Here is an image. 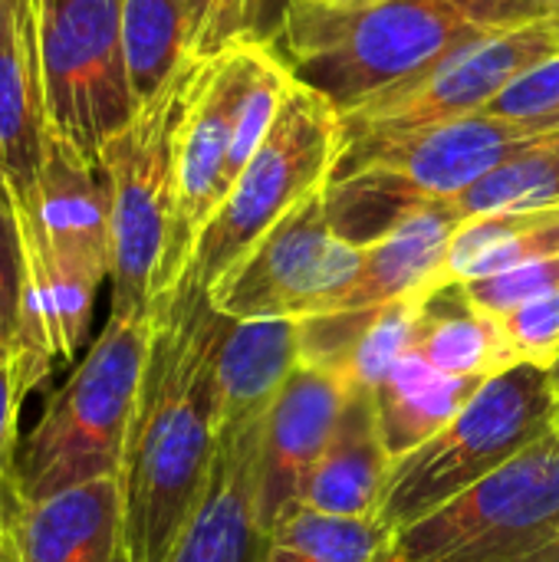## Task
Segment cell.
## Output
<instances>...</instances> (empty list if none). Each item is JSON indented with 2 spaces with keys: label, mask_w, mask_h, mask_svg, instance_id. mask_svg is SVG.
Returning <instances> with one entry per match:
<instances>
[{
  "label": "cell",
  "mask_w": 559,
  "mask_h": 562,
  "mask_svg": "<svg viewBox=\"0 0 559 562\" xmlns=\"http://www.w3.org/2000/svg\"><path fill=\"white\" fill-rule=\"evenodd\" d=\"M540 122H547V125H559V109L554 115H547V119H540Z\"/></svg>",
  "instance_id": "8d00e7d4"
},
{
  "label": "cell",
  "mask_w": 559,
  "mask_h": 562,
  "mask_svg": "<svg viewBox=\"0 0 559 562\" xmlns=\"http://www.w3.org/2000/svg\"><path fill=\"white\" fill-rule=\"evenodd\" d=\"M122 56L138 109L194 59L188 49L185 0H122Z\"/></svg>",
  "instance_id": "cb8c5ba5"
},
{
  "label": "cell",
  "mask_w": 559,
  "mask_h": 562,
  "mask_svg": "<svg viewBox=\"0 0 559 562\" xmlns=\"http://www.w3.org/2000/svg\"><path fill=\"white\" fill-rule=\"evenodd\" d=\"M418 310H422V296L395 300L376 310L372 323L366 326L349 362L339 372L349 389L376 395V389L389 379V372L415 349Z\"/></svg>",
  "instance_id": "4316f807"
},
{
  "label": "cell",
  "mask_w": 559,
  "mask_h": 562,
  "mask_svg": "<svg viewBox=\"0 0 559 562\" xmlns=\"http://www.w3.org/2000/svg\"><path fill=\"white\" fill-rule=\"evenodd\" d=\"M559 56V13L458 46L428 72L372 95L343 115L346 138L409 132L445 119L484 112L517 79Z\"/></svg>",
  "instance_id": "7c38bea8"
},
{
  "label": "cell",
  "mask_w": 559,
  "mask_h": 562,
  "mask_svg": "<svg viewBox=\"0 0 559 562\" xmlns=\"http://www.w3.org/2000/svg\"><path fill=\"white\" fill-rule=\"evenodd\" d=\"M13 560V540H10V520L0 510V562Z\"/></svg>",
  "instance_id": "836d02e7"
},
{
  "label": "cell",
  "mask_w": 559,
  "mask_h": 562,
  "mask_svg": "<svg viewBox=\"0 0 559 562\" xmlns=\"http://www.w3.org/2000/svg\"><path fill=\"white\" fill-rule=\"evenodd\" d=\"M559 109V56L544 63L540 69L517 79L504 95H497L488 112L521 122H540Z\"/></svg>",
  "instance_id": "d6a6232c"
},
{
  "label": "cell",
  "mask_w": 559,
  "mask_h": 562,
  "mask_svg": "<svg viewBox=\"0 0 559 562\" xmlns=\"http://www.w3.org/2000/svg\"><path fill=\"white\" fill-rule=\"evenodd\" d=\"M559 142V125L471 112L435 125L346 138L329 181L372 175L415 201H455L514 158Z\"/></svg>",
  "instance_id": "30bf717a"
},
{
  "label": "cell",
  "mask_w": 559,
  "mask_h": 562,
  "mask_svg": "<svg viewBox=\"0 0 559 562\" xmlns=\"http://www.w3.org/2000/svg\"><path fill=\"white\" fill-rule=\"evenodd\" d=\"M557 428L559 395L547 369L514 366L488 379L445 431L392 461L376 520L392 537L409 530Z\"/></svg>",
  "instance_id": "8992f818"
},
{
  "label": "cell",
  "mask_w": 559,
  "mask_h": 562,
  "mask_svg": "<svg viewBox=\"0 0 559 562\" xmlns=\"http://www.w3.org/2000/svg\"><path fill=\"white\" fill-rule=\"evenodd\" d=\"M343 145V112L293 79L273 128L201 231L185 277L211 290L300 201L326 188Z\"/></svg>",
  "instance_id": "52a82bcc"
},
{
  "label": "cell",
  "mask_w": 559,
  "mask_h": 562,
  "mask_svg": "<svg viewBox=\"0 0 559 562\" xmlns=\"http://www.w3.org/2000/svg\"><path fill=\"white\" fill-rule=\"evenodd\" d=\"M26 250V313L16 339L26 389L36 392L56 359H72L92 323L99 286L112 277L109 181L53 128L33 207H16Z\"/></svg>",
  "instance_id": "3957f363"
},
{
  "label": "cell",
  "mask_w": 559,
  "mask_h": 562,
  "mask_svg": "<svg viewBox=\"0 0 559 562\" xmlns=\"http://www.w3.org/2000/svg\"><path fill=\"white\" fill-rule=\"evenodd\" d=\"M46 95L30 0H16L0 43V178L16 207H33L46 161Z\"/></svg>",
  "instance_id": "e0dca14e"
},
{
  "label": "cell",
  "mask_w": 559,
  "mask_h": 562,
  "mask_svg": "<svg viewBox=\"0 0 559 562\" xmlns=\"http://www.w3.org/2000/svg\"><path fill=\"white\" fill-rule=\"evenodd\" d=\"M10 562H13V560H10Z\"/></svg>",
  "instance_id": "74e56055"
},
{
  "label": "cell",
  "mask_w": 559,
  "mask_h": 562,
  "mask_svg": "<svg viewBox=\"0 0 559 562\" xmlns=\"http://www.w3.org/2000/svg\"><path fill=\"white\" fill-rule=\"evenodd\" d=\"M559 254V207L465 217L448 244L441 286L471 283Z\"/></svg>",
  "instance_id": "603a6c76"
},
{
  "label": "cell",
  "mask_w": 559,
  "mask_h": 562,
  "mask_svg": "<svg viewBox=\"0 0 559 562\" xmlns=\"http://www.w3.org/2000/svg\"><path fill=\"white\" fill-rule=\"evenodd\" d=\"M346 398L349 385L336 372L300 362L270 405L260 438V537H267L290 510L300 507L310 474L333 441Z\"/></svg>",
  "instance_id": "5bb4252c"
},
{
  "label": "cell",
  "mask_w": 559,
  "mask_h": 562,
  "mask_svg": "<svg viewBox=\"0 0 559 562\" xmlns=\"http://www.w3.org/2000/svg\"><path fill=\"white\" fill-rule=\"evenodd\" d=\"M379 562H559V428L395 533Z\"/></svg>",
  "instance_id": "ba28073f"
},
{
  "label": "cell",
  "mask_w": 559,
  "mask_h": 562,
  "mask_svg": "<svg viewBox=\"0 0 559 562\" xmlns=\"http://www.w3.org/2000/svg\"><path fill=\"white\" fill-rule=\"evenodd\" d=\"M392 533L376 517L290 510L260 543L257 562H379Z\"/></svg>",
  "instance_id": "d4e9b609"
},
{
  "label": "cell",
  "mask_w": 559,
  "mask_h": 562,
  "mask_svg": "<svg viewBox=\"0 0 559 562\" xmlns=\"http://www.w3.org/2000/svg\"><path fill=\"white\" fill-rule=\"evenodd\" d=\"M257 13H260V0H185L191 56L208 63L254 40Z\"/></svg>",
  "instance_id": "83f0119b"
},
{
  "label": "cell",
  "mask_w": 559,
  "mask_h": 562,
  "mask_svg": "<svg viewBox=\"0 0 559 562\" xmlns=\"http://www.w3.org/2000/svg\"><path fill=\"white\" fill-rule=\"evenodd\" d=\"M201 66V59H188L102 151L112 224L109 316L115 319L148 316L165 293L178 207V135Z\"/></svg>",
  "instance_id": "5b68a950"
},
{
  "label": "cell",
  "mask_w": 559,
  "mask_h": 562,
  "mask_svg": "<svg viewBox=\"0 0 559 562\" xmlns=\"http://www.w3.org/2000/svg\"><path fill=\"white\" fill-rule=\"evenodd\" d=\"M119 474L16 504L13 562H125Z\"/></svg>",
  "instance_id": "2e32d148"
},
{
  "label": "cell",
  "mask_w": 559,
  "mask_h": 562,
  "mask_svg": "<svg viewBox=\"0 0 559 562\" xmlns=\"http://www.w3.org/2000/svg\"><path fill=\"white\" fill-rule=\"evenodd\" d=\"M247 43L201 66L188 115L181 122L178 207H175L171 257L165 270V293L181 283L201 231L208 227V221L214 217V211L231 191L227 158H231V135H234V112L247 76Z\"/></svg>",
  "instance_id": "4fadbf2b"
},
{
  "label": "cell",
  "mask_w": 559,
  "mask_h": 562,
  "mask_svg": "<svg viewBox=\"0 0 559 562\" xmlns=\"http://www.w3.org/2000/svg\"><path fill=\"white\" fill-rule=\"evenodd\" d=\"M23 366L13 346L0 349V510L7 520L16 510V454H20V408L26 398Z\"/></svg>",
  "instance_id": "1f68e13d"
},
{
  "label": "cell",
  "mask_w": 559,
  "mask_h": 562,
  "mask_svg": "<svg viewBox=\"0 0 559 562\" xmlns=\"http://www.w3.org/2000/svg\"><path fill=\"white\" fill-rule=\"evenodd\" d=\"M155 316L102 326L92 349L46 398L36 428L16 454V504L119 474L138 405Z\"/></svg>",
  "instance_id": "277c9868"
},
{
  "label": "cell",
  "mask_w": 559,
  "mask_h": 562,
  "mask_svg": "<svg viewBox=\"0 0 559 562\" xmlns=\"http://www.w3.org/2000/svg\"><path fill=\"white\" fill-rule=\"evenodd\" d=\"M16 10V0H0V43H3V33H7V23Z\"/></svg>",
  "instance_id": "e575fe53"
},
{
  "label": "cell",
  "mask_w": 559,
  "mask_h": 562,
  "mask_svg": "<svg viewBox=\"0 0 559 562\" xmlns=\"http://www.w3.org/2000/svg\"><path fill=\"white\" fill-rule=\"evenodd\" d=\"M389 471L392 458L382 445L376 398L372 392L349 389L333 441L310 474L300 507L333 517H376Z\"/></svg>",
  "instance_id": "ffe728a7"
},
{
  "label": "cell",
  "mask_w": 559,
  "mask_h": 562,
  "mask_svg": "<svg viewBox=\"0 0 559 562\" xmlns=\"http://www.w3.org/2000/svg\"><path fill=\"white\" fill-rule=\"evenodd\" d=\"M559 13V0H290L277 56L343 115L458 46Z\"/></svg>",
  "instance_id": "7a4b0ae2"
},
{
  "label": "cell",
  "mask_w": 559,
  "mask_h": 562,
  "mask_svg": "<svg viewBox=\"0 0 559 562\" xmlns=\"http://www.w3.org/2000/svg\"><path fill=\"white\" fill-rule=\"evenodd\" d=\"M297 369V319H231L214 369L217 431L264 422Z\"/></svg>",
  "instance_id": "d6986e66"
},
{
  "label": "cell",
  "mask_w": 559,
  "mask_h": 562,
  "mask_svg": "<svg viewBox=\"0 0 559 562\" xmlns=\"http://www.w3.org/2000/svg\"><path fill=\"white\" fill-rule=\"evenodd\" d=\"M26 313V250L16 201L0 178V349L16 346Z\"/></svg>",
  "instance_id": "f1b7e54d"
},
{
  "label": "cell",
  "mask_w": 559,
  "mask_h": 562,
  "mask_svg": "<svg viewBox=\"0 0 559 562\" xmlns=\"http://www.w3.org/2000/svg\"><path fill=\"white\" fill-rule=\"evenodd\" d=\"M465 217L451 201L415 204L389 234L362 247V270L333 313L379 310L441 286L448 244Z\"/></svg>",
  "instance_id": "ac0fdd59"
},
{
  "label": "cell",
  "mask_w": 559,
  "mask_h": 562,
  "mask_svg": "<svg viewBox=\"0 0 559 562\" xmlns=\"http://www.w3.org/2000/svg\"><path fill=\"white\" fill-rule=\"evenodd\" d=\"M481 385V379L438 372L412 349L372 395L389 458L399 461L445 431Z\"/></svg>",
  "instance_id": "7402d4cb"
},
{
  "label": "cell",
  "mask_w": 559,
  "mask_h": 562,
  "mask_svg": "<svg viewBox=\"0 0 559 562\" xmlns=\"http://www.w3.org/2000/svg\"><path fill=\"white\" fill-rule=\"evenodd\" d=\"M461 217L559 207V142L527 151L451 201Z\"/></svg>",
  "instance_id": "484cf974"
},
{
  "label": "cell",
  "mask_w": 559,
  "mask_h": 562,
  "mask_svg": "<svg viewBox=\"0 0 559 562\" xmlns=\"http://www.w3.org/2000/svg\"><path fill=\"white\" fill-rule=\"evenodd\" d=\"M550 382H554V389H557V395H559V359L550 366Z\"/></svg>",
  "instance_id": "d590c367"
},
{
  "label": "cell",
  "mask_w": 559,
  "mask_h": 562,
  "mask_svg": "<svg viewBox=\"0 0 559 562\" xmlns=\"http://www.w3.org/2000/svg\"><path fill=\"white\" fill-rule=\"evenodd\" d=\"M501 326L521 366L550 372L559 359V290L501 316Z\"/></svg>",
  "instance_id": "4dcf8cb0"
},
{
  "label": "cell",
  "mask_w": 559,
  "mask_h": 562,
  "mask_svg": "<svg viewBox=\"0 0 559 562\" xmlns=\"http://www.w3.org/2000/svg\"><path fill=\"white\" fill-rule=\"evenodd\" d=\"M362 270V247L329 224L323 188L270 227L211 290L227 319H306L333 313Z\"/></svg>",
  "instance_id": "8fae6325"
},
{
  "label": "cell",
  "mask_w": 559,
  "mask_h": 562,
  "mask_svg": "<svg viewBox=\"0 0 559 562\" xmlns=\"http://www.w3.org/2000/svg\"><path fill=\"white\" fill-rule=\"evenodd\" d=\"M148 366L119 468L125 562H168L188 530L217 451V349L231 326L181 277L152 306Z\"/></svg>",
  "instance_id": "6da1fadb"
},
{
  "label": "cell",
  "mask_w": 559,
  "mask_h": 562,
  "mask_svg": "<svg viewBox=\"0 0 559 562\" xmlns=\"http://www.w3.org/2000/svg\"><path fill=\"white\" fill-rule=\"evenodd\" d=\"M415 352L438 372L481 382L521 366L501 319L478 310L461 283H445L422 296Z\"/></svg>",
  "instance_id": "44dd1931"
},
{
  "label": "cell",
  "mask_w": 559,
  "mask_h": 562,
  "mask_svg": "<svg viewBox=\"0 0 559 562\" xmlns=\"http://www.w3.org/2000/svg\"><path fill=\"white\" fill-rule=\"evenodd\" d=\"M260 438L264 422L217 431L208 491L168 562H257Z\"/></svg>",
  "instance_id": "9a60e30c"
},
{
  "label": "cell",
  "mask_w": 559,
  "mask_h": 562,
  "mask_svg": "<svg viewBox=\"0 0 559 562\" xmlns=\"http://www.w3.org/2000/svg\"><path fill=\"white\" fill-rule=\"evenodd\" d=\"M468 300L484 310L488 316H507L514 313L517 306L530 303V300H540L547 293H557L559 290V254L557 257H544V260H530V263H521L514 270H504V273H494V277H484V280H471V283H461Z\"/></svg>",
  "instance_id": "f546056e"
},
{
  "label": "cell",
  "mask_w": 559,
  "mask_h": 562,
  "mask_svg": "<svg viewBox=\"0 0 559 562\" xmlns=\"http://www.w3.org/2000/svg\"><path fill=\"white\" fill-rule=\"evenodd\" d=\"M49 128L86 161L138 115L122 56V0H30Z\"/></svg>",
  "instance_id": "9c48e42d"
}]
</instances>
